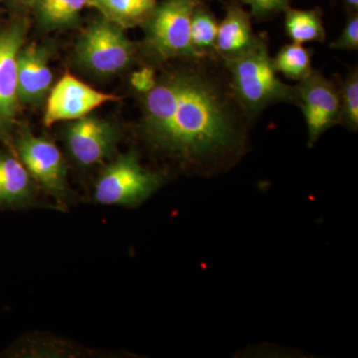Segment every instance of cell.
Here are the masks:
<instances>
[{
	"label": "cell",
	"mask_w": 358,
	"mask_h": 358,
	"mask_svg": "<svg viewBox=\"0 0 358 358\" xmlns=\"http://www.w3.org/2000/svg\"><path fill=\"white\" fill-rule=\"evenodd\" d=\"M141 96V129L152 148L185 166L229 162L243 152L251 122L219 57L181 60Z\"/></svg>",
	"instance_id": "6da1fadb"
},
{
	"label": "cell",
	"mask_w": 358,
	"mask_h": 358,
	"mask_svg": "<svg viewBox=\"0 0 358 358\" xmlns=\"http://www.w3.org/2000/svg\"><path fill=\"white\" fill-rule=\"evenodd\" d=\"M222 63L233 93L254 121L271 106L296 105V87L284 83L278 77L264 35H259L248 51Z\"/></svg>",
	"instance_id": "7a4b0ae2"
},
{
	"label": "cell",
	"mask_w": 358,
	"mask_h": 358,
	"mask_svg": "<svg viewBox=\"0 0 358 358\" xmlns=\"http://www.w3.org/2000/svg\"><path fill=\"white\" fill-rule=\"evenodd\" d=\"M208 0H159L143 23L145 53L155 62L202 58L193 50L190 25L195 7Z\"/></svg>",
	"instance_id": "3957f363"
},
{
	"label": "cell",
	"mask_w": 358,
	"mask_h": 358,
	"mask_svg": "<svg viewBox=\"0 0 358 358\" xmlns=\"http://www.w3.org/2000/svg\"><path fill=\"white\" fill-rule=\"evenodd\" d=\"M75 53L84 69L96 76L110 77L134 64L136 49L124 28L99 16L81 33Z\"/></svg>",
	"instance_id": "277c9868"
},
{
	"label": "cell",
	"mask_w": 358,
	"mask_h": 358,
	"mask_svg": "<svg viewBox=\"0 0 358 358\" xmlns=\"http://www.w3.org/2000/svg\"><path fill=\"white\" fill-rule=\"evenodd\" d=\"M162 176L141 166L134 152L120 155L103 169L96 181L94 197L105 205L133 206L159 189Z\"/></svg>",
	"instance_id": "5b68a950"
},
{
	"label": "cell",
	"mask_w": 358,
	"mask_h": 358,
	"mask_svg": "<svg viewBox=\"0 0 358 358\" xmlns=\"http://www.w3.org/2000/svg\"><path fill=\"white\" fill-rule=\"evenodd\" d=\"M296 105L307 124L308 145H313L327 129L339 124V86L319 70L313 69L296 85Z\"/></svg>",
	"instance_id": "8992f818"
},
{
	"label": "cell",
	"mask_w": 358,
	"mask_h": 358,
	"mask_svg": "<svg viewBox=\"0 0 358 358\" xmlns=\"http://www.w3.org/2000/svg\"><path fill=\"white\" fill-rule=\"evenodd\" d=\"M46 98L43 117L46 127L59 122L76 121L103 103L120 100V96L98 91L69 73L52 87Z\"/></svg>",
	"instance_id": "52a82bcc"
},
{
	"label": "cell",
	"mask_w": 358,
	"mask_h": 358,
	"mask_svg": "<svg viewBox=\"0 0 358 358\" xmlns=\"http://www.w3.org/2000/svg\"><path fill=\"white\" fill-rule=\"evenodd\" d=\"M29 22L20 17L0 32V131L6 134L17 112L18 56L24 45Z\"/></svg>",
	"instance_id": "ba28073f"
},
{
	"label": "cell",
	"mask_w": 358,
	"mask_h": 358,
	"mask_svg": "<svg viewBox=\"0 0 358 358\" xmlns=\"http://www.w3.org/2000/svg\"><path fill=\"white\" fill-rule=\"evenodd\" d=\"M20 162L28 173L57 199L64 195L66 166L55 143L29 131H23L16 141Z\"/></svg>",
	"instance_id": "9c48e42d"
},
{
	"label": "cell",
	"mask_w": 358,
	"mask_h": 358,
	"mask_svg": "<svg viewBox=\"0 0 358 358\" xmlns=\"http://www.w3.org/2000/svg\"><path fill=\"white\" fill-rule=\"evenodd\" d=\"M120 131L112 122L88 115L70 122L66 143L73 159L84 166L100 164L117 145Z\"/></svg>",
	"instance_id": "30bf717a"
},
{
	"label": "cell",
	"mask_w": 358,
	"mask_h": 358,
	"mask_svg": "<svg viewBox=\"0 0 358 358\" xmlns=\"http://www.w3.org/2000/svg\"><path fill=\"white\" fill-rule=\"evenodd\" d=\"M48 51L41 45H23L18 56L20 102L37 105L48 96L53 84Z\"/></svg>",
	"instance_id": "8fae6325"
},
{
	"label": "cell",
	"mask_w": 358,
	"mask_h": 358,
	"mask_svg": "<svg viewBox=\"0 0 358 358\" xmlns=\"http://www.w3.org/2000/svg\"><path fill=\"white\" fill-rule=\"evenodd\" d=\"M258 37L252 27L251 13L242 4L228 1L225 16L218 23L216 55L222 61L236 58L248 51Z\"/></svg>",
	"instance_id": "7c38bea8"
},
{
	"label": "cell",
	"mask_w": 358,
	"mask_h": 358,
	"mask_svg": "<svg viewBox=\"0 0 358 358\" xmlns=\"http://www.w3.org/2000/svg\"><path fill=\"white\" fill-rule=\"evenodd\" d=\"M31 193V176L20 159L0 152V206L24 203Z\"/></svg>",
	"instance_id": "4fadbf2b"
},
{
	"label": "cell",
	"mask_w": 358,
	"mask_h": 358,
	"mask_svg": "<svg viewBox=\"0 0 358 358\" xmlns=\"http://www.w3.org/2000/svg\"><path fill=\"white\" fill-rule=\"evenodd\" d=\"M159 0H88L105 20L124 30L143 26Z\"/></svg>",
	"instance_id": "5bb4252c"
},
{
	"label": "cell",
	"mask_w": 358,
	"mask_h": 358,
	"mask_svg": "<svg viewBox=\"0 0 358 358\" xmlns=\"http://www.w3.org/2000/svg\"><path fill=\"white\" fill-rule=\"evenodd\" d=\"M284 13L285 31L292 42L303 45L326 42L327 30L322 8L296 9L289 6Z\"/></svg>",
	"instance_id": "9a60e30c"
},
{
	"label": "cell",
	"mask_w": 358,
	"mask_h": 358,
	"mask_svg": "<svg viewBox=\"0 0 358 358\" xmlns=\"http://www.w3.org/2000/svg\"><path fill=\"white\" fill-rule=\"evenodd\" d=\"M85 7L88 0H36L32 9L40 27L55 30L76 23Z\"/></svg>",
	"instance_id": "2e32d148"
},
{
	"label": "cell",
	"mask_w": 358,
	"mask_h": 358,
	"mask_svg": "<svg viewBox=\"0 0 358 358\" xmlns=\"http://www.w3.org/2000/svg\"><path fill=\"white\" fill-rule=\"evenodd\" d=\"M218 23L208 1L201 2L195 7L190 25V41L193 50L200 57H218L215 51Z\"/></svg>",
	"instance_id": "e0dca14e"
},
{
	"label": "cell",
	"mask_w": 358,
	"mask_h": 358,
	"mask_svg": "<svg viewBox=\"0 0 358 358\" xmlns=\"http://www.w3.org/2000/svg\"><path fill=\"white\" fill-rule=\"evenodd\" d=\"M313 50L303 44L285 45L273 58L275 70L293 81L300 82L313 70Z\"/></svg>",
	"instance_id": "ac0fdd59"
},
{
	"label": "cell",
	"mask_w": 358,
	"mask_h": 358,
	"mask_svg": "<svg viewBox=\"0 0 358 358\" xmlns=\"http://www.w3.org/2000/svg\"><path fill=\"white\" fill-rule=\"evenodd\" d=\"M341 96V120L343 124L350 131H357L358 129V68L355 67L348 72L345 79L338 83Z\"/></svg>",
	"instance_id": "d6986e66"
},
{
	"label": "cell",
	"mask_w": 358,
	"mask_h": 358,
	"mask_svg": "<svg viewBox=\"0 0 358 358\" xmlns=\"http://www.w3.org/2000/svg\"><path fill=\"white\" fill-rule=\"evenodd\" d=\"M250 7L249 13L257 20H273L291 6L293 0H228Z\"/></svg>",
	"instance_id": "ffe728a7"
},
{
	"label": "cell",
	"mask_w": 358,
	"mask_h": 358,
	"mask_svg": "<svg viewBox=\"0 0 358 358\" xmlns=\"http://www.w3.org/2000/svg\"><path fill=\"white\" fill-rule=\"evenodd\" d=\"M329 47L334 50L358 51V13L348 14L343 31Z\"/></svg>",
	"instance_id": "44dd1931"
},
{
	"label": "cell",
	"mask_w": 358,
	"mask_h": 358,
	"mask_svg": "<svg viewBox=\"0 0 358 358\" xmlns=\"http://www.w3.org/2000/svg\"><path fill=\"white\" fill-rule=\"evenodd\" d=\"M157 81V73L150 66H145V67L134 71L129 78L131 88L141 96L145 95L148 92L152 91L155 88Z\"/></svg>",
	"instance_id": "7402d4cb"
},
{
	"label": "cell",
	"mask_w": 358,
	"mask_h": 358,
	"mask_svg": "<svg viewBox=\"0 0 358 358\" xmlns=\"http://www.w3.org/2000/svg\"><path fill=\"white\" fill-rule=\"evenodd\" d=\"M346 10V13H358V0H341Z\"/></svg>",
	"instance_id": "603a6c76"
},
{
	"label": "cell",
	"mask_w": 358,
	"mask_h": 358,
	"mask_svg": "<svg viewBox=\"0 0 358 358\" xmlns=\"http://www.w3.org/2000/svg\"><path fill=\"white\" fill-rule=\"evenodd\" d=\"M10 1L21 8H32L36 0H10Z\"/></svg>",
	"instance_id": "cb8c5ba5"
}]
</instances>
